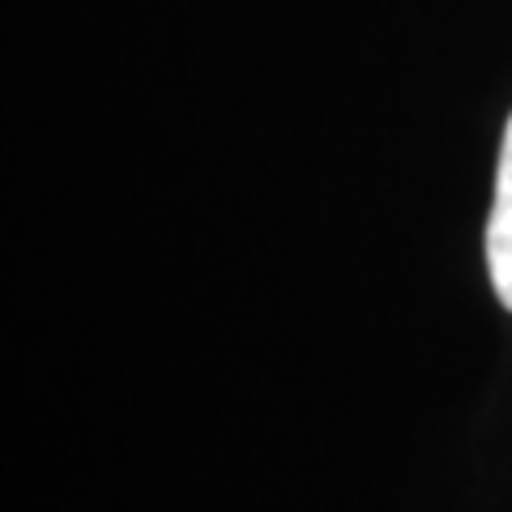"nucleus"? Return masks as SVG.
<instances>
[{
    "mask_svg": "<svg viewBox=\"0 0 512 512\" xmlns=\"http://www.w3.org/2000/svg\"><path fill=\"white\" fill-rule=\"evenodd\" d=\"M487 274L500 303L512 312V120L504 128L500 175H495V205L487 218Z\"/></svg>",
    "mask_w": 512,
    "mask_h": 512,
    "instance_id": "f257e3e1",
    "label": "nucleus"
}]
</instances>
